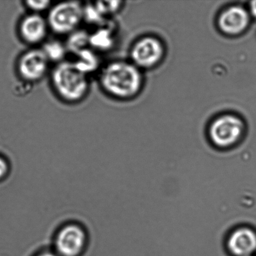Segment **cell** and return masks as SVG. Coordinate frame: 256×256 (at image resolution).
Listing matches in <instances>:
<instances>
[{
  "instance_id": "obj_1",
  "label": "cell",
  "mask_w": 256,
  "mask_h": 256,
  "mask_svg": "<svg viewBox=\"0 0 256 256\" xmlns=\"http://www.w3.org/2000/svg\"><path fill=\"white\" fill-rule=\"evenodd\" d=\"M99 84L105 94L113 98L127 100L134 96L142 85L139 68L124 60H114L100 70Z\"/></svg>"
},
{
  "instance_id": "obj_2",
  "label": "cell",
  "mask_w": 256,
  "mask_h": 256,
  "mask_svg": "<svg viewBox=\"0 0 256 256\" xmlns=\"http://www.w3.org/2000/svg\"><path fill=\"white\" fill-rule=\"evenodd\" d=\"M89 75L80 70L69 60L55 64L50 75L55 94L67 104L82 102L90 91Z\"/></svg>"
},
{
  "instance_id": "obj_3",
  "label": "cell",
  "mask_w": 256,
  "mask_h": 256,
  "mask_svg": "<svg viewBox=\"0 0 256 256\" xmlns=\"http://www.w3.org/2000/svg\"><path fill=\"white\" fill-rule=\"evenodd\" d=\"M90 244V234L86 226L80 220H69L56 228L50 247L59 256H83Z\"/></svg>"
},
{
  "instance_id": "obj_4",
  "label": "cell",
  "mask_w": 256,
  "mask_h": 256,
  "mask_svg": "<svg viewBox=\"0 0 256 256\" xmlns=\"http://www.w3.org/2000/svg\"><path fill=\"white\" fill-rule=\"evenodd\" d=\"M47 20L51 31L69 36L79 30L84 21V5L74 1L58 2L50 8Z\"/></svg>"
},
{
  "instance_id": "obj_5",
  "label": "cell",
  "mask_w": 256,
  "mask_h": 256,
  "mask_svg": "<svg viewBox=\"0 0 256 256\" xmlns=\"http://www.w3.org/2000/svg\"><path fill=\"white\" fill-rule=\"evenodd\" d=\"M50 62L42 48H33L21 54L17 62V72L27 84L41 81L49 72Z\"/></svg>"
},
{
  "instance_id": "obj_6",
  "label": "cell",
  "mask_w": 256,
  "mask_h": 256,
  "mask_svg": "<svg viewBox=\"0 0 256 256\" xmlns=\"http://www.w3.org/2000/svg\"><path fill=\"white\" fill-rule=\"evenodd\" d=\"M244 130L242 122L234 116H223L215 120L210 128V138L216 146L227 148L239 142Z\"/></svg>"
},
{
  "instance_id": "obj_7",
  "label": "cell",
  "mask_w": 256,
  "mask_h": 256,
  "mask_svg": "<svg viewBox=\"0 0 256 256\" xmlns=\"http://www.w3.org/2000/svg\"><path fill=\"white\" fill-rule=\"evenodd\" d=\"M50 30L47 18L32 12L23 17L19 25L20 37L25 44L32 46L44 44Z\"/></svg>"
},
{
  "instance_id": "obj_8",
  "label": "cell",
  "mask_w": 256,
  "mask_h": 256,
  "mask_svg": "<svg viewBox=\"0 0 256 256\" xmlns=\"http://www.w3.org/2000/svg\"><path fill=\"white\" fill-rule=\"evenodd\" d=\"M162 54V46L159 41L147 37L136 42L130 52V56L135 66L147 68L156 64Z\"/></svg>"
},
{
  "instance_id": "obj_9",
  "label": "cell",
  "mask_w": 256,
  "mask_h": 256,
  "mask_svg": "<svg viewBox=\"0 0 256 256\" xmlns=\"http://www.w3.org/2000/svg\"><path fill=\"white\" fill-rule=\"evenodd\" d=\"M227 248L233 256H251L256 252V232L249 227H240L230 233Z\"/></svg>"
},
{
  "instance_id": "obj_10",
  "label": "cell",
  "mask_w": 256,
  "mask_h": 256,
  "mask_svg": "<svg viewBox=\"0 0 256 256\" xmlns=\"http://www.w3.org/2000/svg\"><path fill=\"white\" fill-rule=\"evenodd\" d=\"M249 24V14L240 6H232L223 12L220 16L219 24L225 34H236L247 27Z\"/></svg>"
},
{
  "instance_id": "obj_11",
  "label": "cell",
  "mask_w": 256,
  "mask_h": 256,
  "mask_svg": "<svg viewBox=\"0 0 256 256\" xmlns=\"http://www.w3.org/2000/svg\"><path fill=\"white\" fill-rule=\"evenodd\" d=\"M99 29L90 34V46L105 51L110 48L114 42V35L111 27L100 25Z\"/></svg>"
},
{
  "instance_id": "obj_12",
  "label": "cell",
  "mask_w": 256,
  "mask_h": 256,
  "mask_svg": "<svg viewBox=\"0 0 256 256\" xmlns=\"http://www.w3.org/2000/svg\"><path fill=\"white\" fill-rule=\"evenodd\" d=\"M42 50L50 62H55L56 64L67 60V54L69 52L66 44L56 40L45 42Z\"/></svg>"
},
{
  "instance_id": "obj_13",
  "label": "cell",
  "mask_w": 256,
  "mask_h": 256,
  "mask_svg": "<svg viewBox=\"0 0 256 256\" xmlns=\"http://www.w3.org/2000/svg\"><path fill=\"white\" fill-rule=\"evenodd\" d=\"M76 58L73 61L80 70L89 75L96 70L99 65V60L94 50L88 48L75 54Z\"/></svg>"
},
{
  "instance_id": "obj_14",
  "label": "cell",
  "mask_w": 256,
  "mask_h": 256,
  "mask_svg": "<svg viewBox=\"0 0 256 256\" xmlns=\"http://www.w3.org/2000/svg\"><path fill=\"white\" fill-rule=\"evenodd\" d=\"M68 36L69 38L65 44L69 52L75 55L90 46V34L81 30H77Z\"/></svg>"
},
{
  "instance_id": "obj_15",
  "label": "cell",
  "mask_w": 256,
  "mask_h": 256,
  "mask_svg": "<svg viewBox=\"0 0 256 256\" xmlns=\"http://www.w3.org/2000/svg\"><path fill=\"white\" fill-rule=\"evenodd\" d=\"M25 7L29 10L30 12L42 14L43 12L49 11L52 7V2L47 0H29L24 2Z\"/></svg>"
},
{
  "instance_id": "obj_16",
  "label": "cell",
  "mask_w": 256,
  "mask_h": 256,
  "mask_svg": "<svg viewBox=\"0 0 256 256\" xmlns=\"http://www.w3.org/2000/svg\"><path fill=\"white\" fill-rule=\"evenodd\" d=\"M10 170L9 162L4 157L0 156V180L5 179L9 175Z\"/></svg>"
},
{
  "instance_id": "obj_17",
  "label": "cell",
  "mask_w": 256,
  "mask_h": 256,
  "mask_svg": "<svg viewBox=\"0 0 256 256\" xmlns=\"http://www.w3.org/2000/svg\"><path fill=\"white\" fill-rule=\"evenodd\" d=\"M31 256H59L49 246L43 247L38 250Z\"/></svg>"
},
{
  "instance_id": "obj_18",
  "label": "cell",
  "mask_w": 256,
  "mask_h": 256,
  "mask_svg": "<svg viewBox=\"0 0 256 256\" xmlns=\"http://www.w3.org/2000/svg\"><path fill=\"white\" fill-rule=\"evenodd\" d=\"M250 10L253 16L256 18V1L251 2L250 5Z\"/></svg>"
},
{
  "instance_id": "obj_19",
  "label": "cell",
  "mask_w": 256,
  "mask_h": 256,
  "mask_svg": "<svg viewBox=\"0 0 256 256\" xmlns=\"http://www.w3.org/2000/svg\"></svg>"
}]
</instances>
